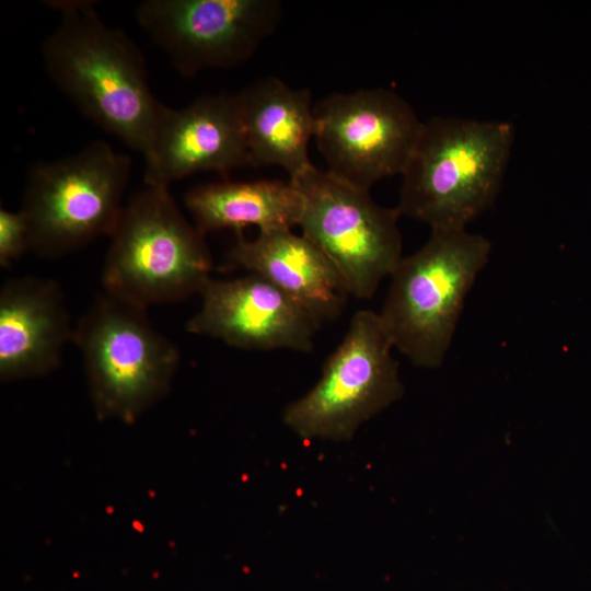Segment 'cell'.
<instances>
[{"label":"cell","instance_id":"obj_1","mask_svg":"<svg viewBox=\"0 0 591 591\" xmlns=\"http://www.w3.org/2000/svg\"><path fill=\"white\" fill-rule=\"evenodd\" d=\"M48 4L59 22L42 47L47 76L82 115L143 155L165 105L150 89L142 54L93 2Z\"/></svg>","mask_w":591,"mask_h":591},{"label":"cell","instance_id":"obj_2","mask_svg":"<svg viewBox=\"0 0 591 591\" xmlns=\"http://www.w3.org/2000/svg\"><path fill=\"white\" fill-rule=\"evenodd\" d=\"M514 127L507 120L433 116L401 174V216L436 229H467L499 195Z\"/></svg>","mask_w":591,"mask_h":591},{"label":"cell","instance_id":"obj_3","mask_svg":"<svg viewBox=\"0 0 591 591\" xmlns=\"http://www.w3.org/2000/svg\"><path fill=\"white\" fill-rule=\"evenodd\" d=\"M491 250L487 237L467 229H436L419 250L401 258L379 315L394 348L413 364L442 366Z\"/></svg>","mask_w":591,"mask_h":591},{"label":"cell","instance_id":"obj_4","mask_svg":"<svg viewBox=\"0 0 591 591\" xmlns=\"http://www.w3.org/2000/svg\"><path fill=\"white\" fill-rule=\"evenodd\" d=\"M109 237L103 291L135 305L200 294L211 279L205 234L186 220L169 189L147 186L135 194Z\"/></svg>","mask_w":591,"mask_h":591},{"label":"cell","instance_id":"obj_5","mask_svg":"<svg viewBox=\"0 0 591 591\" xmlns=\"http://www.w3.org/2000/svg\"><path fill=\"white\" fill-rule=\"evenodd\" d=\"M146 310L103 291L74 325L72 343L100 417L135 420L170 389L179 351Z\"/></svg>","mask_w":591,"mask_h":591},{"label":"cell","instance_id":"obj_6","mask_svg":"<svg viewBox=\"0 0 591 591\" xmlns=\"http://www.w3.org/2000/svg\"><path fill=\"white\" fill-rule=\"evenodd\" d=\"M129 155L95 140L80 151L32 166L20 210L37 255L58 258L111 236L124 209Z\"/></svg>","mask_w":591,"mask_h":591},{"label":"cell","instance_id":"obj_7","mask_svg":"<svg viewBox=\"0 0 591 591\" xmlns=\"http://www.w3.org/2000/svg\"><path fill=\"white\" fill-rule=\"evenodd\" d=\"M393 348L379 313L358 311L315 385L285 408L286 426L305 440H350L404 393Z\"/></svg>","mask_w":591,"mask_h":591},{"label":"cell","instance_id":"obj_8","mask_svg":"<svg viewBox=\"0 0 591 591\" xmlns=\"http://www.w3.org/2000/svg\"><path fill=\"white\" fill-rule=\"evenodd\" d=\"M289 181L303 197L302 235L331 260L349 296L373 297L403 257L398 210L314 165Z\"/></svg>","mask_w":591,"mask_h":591},{"label":"cell","instance_id":"obj_9","mask_svg":"<svg viewBox=\"0 0 591 591\" xmlns=\"http://www.w3.org/2000/svg\"><path fill=\"white\" fill-rule=\"evenodd\" d=\"M316 146L336 178L362 190L401 175L424 121L384 88L333 93L314 105Z\"/></svg>","mask_w":591,"mask_h":591},{"label":"cell","instance_id":"obj_10","mask_svg":"<svg viewBox=\"0 0 591 591\" xmlns=\"http://www.w3.org/2000/svg\"><path fill=\"white\" fill-rule=\"evenodd\" d=\"M277 0H146L136 19L183 76L247 61L277 28Z\"/></svg>","mask_w":591,"mask_h":591},{"label":"cell","instance_id":"obj_11","mask_svg":"<svg viewBox=\"0 0 591 591\" xmlns=\"http://www.w3.org/2000/svg\"><path fill=\"white\" fill-rule=\"evenodd\" d=\"M200 296L201 306L187 321L186 331L240 349L310 352L323 325L299 302L256 274L231 280L211 278Z\"/></svg>","mask_w":591,"mask_h":591},{"label":"cell","instance_id":"obj_12","mask_svg":"<svg viewBox=\"0 0 591 591\" xmlns=\"http://www.w3.org/2000/svg\"><path fill=\"white\" fill-rule=\"evenodd\" d=\"M144 159V184L169 189L198 172L227 176L250 165L235 94L204 96L186 107L165 106Z\"/></svg>","mask_w":591,"mask_h":591},{"label":"cell","instance_id":"obj_13","mask_svg":"<svg viewBox=\"0 0 591 591\" xmlns=\"http://www.w3.org/2000/svg\"><path fill=\"white\" fill-rule=\"evenodd\" d=\"M73 331L56 281L34 276L9 279L0 291L1 380L36 378L55 370Z\"/></svg>","mask_w":591,"mask_h":591},{"label":"cell","instance_id":"obj_14","mask_svg":"<svg viewBox=\"0 0 591 591\" xmlns=\"http://www.w3.org/2000/svg\"><path fill=\"white\" fill-rule=\"evenodd\" d=\"M227 262L265 278L322 324L340 314L349 296L326 255L292 230L259 232L254 240L236 233Z\"/></svg>","mask_w":591,"mask_h":591},{"label":"cell","instance_id":"obj_15","mask_svg":"<svg viewBox=\"0 0 591 591\" xmlns=\"http://www.w3.org/2000/svg\"><path fill=\"white\" fill-rule=\"evenodd\" d=\"M250 165H278L290 179L313 164L309 142L315 135L314 106L308 89H291L266 78L235 94Z\"/></svg>","mask_w":591,"mask_h":591},{"label":"cell","instance_id":"obj_16","mask_svg":"<svg viewBox=\"0 0 591 591\" xmlns=\"http://www.w3.org/2000/svg\"><path fill=\"white\" fill-rule=\"evenodd\" d=\"M187 209L201 233L246 227L259 232L292 230L303 213V197L290 181L211 183L195 187L185 196Z\"/></svg>","mask_w":591,"mask_h":591},{"label":"cell","instance_id":"obj_17","mask_svg":"<svg viewBox=\"0 0 591 591\" xmlns=\"http://www.w3.org/2000/svg\"><path fill=\"white\" fill-rule=\"evenodd\" d=\"M26 251H32L30 224L19 209H0V265L10 266Z\"/></svg>","mask_w":591,"mask_h":591}]
</instances>
